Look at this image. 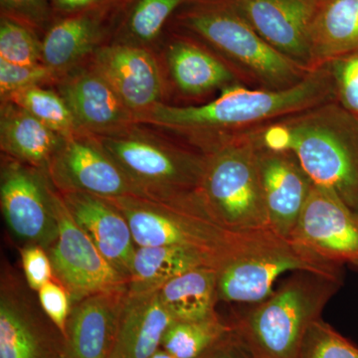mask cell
Segmentation results:
<instances>
[{
    "label": "cell",
    "mask_w": 358,
    "mask_h": 358,
    "mask_svg": "<svg viewBox=\"0 0 358 358\" xmlns=\"http://www.w3.org/2000/svg\"><path fill=\"white\" fill-rule=\"evenodd\" d=\"M331 101H336V92L326 65L289 88L249 89L240 83L222 90L220 96L201 106L157 103L138 115L136 122L176 134L207 155L267 124Z\"/></svg>",
    "instance_id": "obj_1"
},
{
    "label": "cell",
    "mask_w": 358,
    "mask_h": 358,
    "mask_svg": "<svg viewBox=\"0 0 358 358\" xmlns=\"http://www.w3.org/2000/svg\"><path fill=\"white\" fill-rule=\"evenodd\" d=\"M258 147L288 152L315 185L336 193L358 214V119L336 101L250 134Z\"/></svg>",
    "instance_id": "obj_2"
},
{
    "label": "cell",
    "mask_w": 358,
    "mask_h": 358,
    "mask_svg": "<svg viewBox=\"0 0 358 358\" xmlns=\"http://www.w3.org/2000/svg\"><path fill=\"white\" fill-rule=\"evenodd\" d=\"M96 138L129 179L136 196L199 204L197 192L206 162L202 152L138 122Z\"/></svg>",
    "instance_id": "obj_3"
},
{
    "label": "cell",
    "mask_w": 358,
    "mask_h": 358,
    "mask_svg": "<svg viewBox=\"0 0 358 358\" xmlns=\"http://www.w3.org/2000/svg\"><path fill=\"white\" fill-rule=\"evenodd\" d=\"M341 285L296 272L267 299L231 320L233 334L251 358H296L308 327L320 319Z\"/></svg>",
    "instance_id": "obj_4"
},
{
    "label": "cell",
    "mask_w": 358,
    "mask_h": 358,
    "mask_svg": "<svg viewBox=\"0 0 358 358\" xmlns=\"http://www.w3.org/2000/svg\"><path fill=\"white\" fill-rule=\"evenodd\" d=\"M186 6L176 15L178 25L261 88H289L312 72L275 50L227 0H190Z\"/></svg>",
    "instance_id": "obj_5"
},
{
    "label": "cell",
    "mask_w": 358,
    "mask_h": 358,
    "mask_svg": "<svg viewBox=\"0 0 358 358\" xmlns=\"http://www.w3.org/2000/svg\"><path fill=\"white\" fill-rule=\"evenodd\" d=\"M216 270L218 301L227 303H260L273 294L275 281L288 272H307L341 281V266L320 260L271 229L242 232Z\"/></svg>",
    "instance_id": "obj_6"
},
{
    "label": "cell",
    "mask_w": 358,
    "mask_h": 358,
    "mask_svg": "<svg viewBox=\"0 0 358 358\" xmlns=\"http://www.w3.org/2000/svg\"><path fill=\"white\" fill-rule=\"evenodd\" d=\"M206 155L197 200L205 213L232 232L270 229L255 141L235 138Z\"/></svg>",
    "instance_id": "obj_7"
},
{
    "label": "cell",
    "mask_w": 358,
    "mask_h": 358,
    "mask_svg": "<svg viewBox=\"0 0 358 358\" xmlns=\"http://www.w3.org/2000/svg\"><path fill=\"white\" fill-rule=\"evenodd\" d=\"M109 200L128 220L138 247H190L213 254L220 264L242 233L225 229L199 204L166 203L136 195Z\"/></svg>",
    "instance_id": "obj_8"
},
{
    "label": "cell",
    "mask_w": 358,
    "mask_h": 358,
    "mask_svg": "<svg viewBox=\"0 0 358 358\" xmlns=\"http://www.w3.org/2000/svg\"><path fill=\"white\" fill-rule=\"evenodd\" d=\"M55 192L47 171L2 157L0 206L7 229L21 247L47 250L57 240Z\"/></svg>",
    "instance_id": "obj_9"
},
{
    "label": "cell",
    "mask_w": 358,
    "mask_h": 358,
    "mask_svg": "<svg viewBox=\"0 0 358 358\" xmlns=\"http://www.w3.org/2000/svg\"><path fill=\"white\" fill-rule=\"evenodd\" d=\"M8 264L0 280V358H62L65 339Z\"/></svg>",
    "instance_id": "obj_10"
},
{
    "label": "cell",
    "mask_w": 358,
    "mask_h": 358,
    "mask_svg": "<svg viewBox=\"0 0 358 358\" xmlns=\"http://www.w3.org/2000/svg\"><path fill=\"white\" fill-rule=\"evenodd\" d=\"M54 206L59 234L46 251L54 280L67 289L72 305L90 294L129 286L128 278L110 265L75 222L57 189Z\"/></svg>",
    "instance_id": "obj_11"
},
{
    "label": "cell",
    "mask_w": 358,
    "mask_h": 358,
    "mask_svg": "<svg viewBox=\"0 0 358 358\" xmlns=\"http://www.w3.org/2000/svg\"><path fill=\"white\" fill-rule=\"evenodd\" d=\"M292 241L324 262L358 268V214L313 183Z\"/></svg>",
    "instance_id": "obj_12"
},
{
    "label": "cell",
    "mask_w": 358,
    "mask_h": 358,
    "mask_svg": "<svg viewBox=\"0 0 358 358\" xmlns=\"http://www.w3.org/2000/svg\"><path fill=\"white\" fill-rule=\"evenodd\" d=\"M47 173L60 193H90L108 199L136 195L96 136L85 131L66 138Z\"/></svg>",
    "instance_id": "obj_13"
},
{
    "label": "cell",
    "mask_w": 358,
    "mask_h": 358,
    "mask_svg": "<svg viewBox=\"0 0 358 358\" xmlns=\"http://www.w3.org/2000/svg\"><path fill=\"white\" fill-rule=\"evenodd\" d=\"M92 66L133 113L134 122L138 115L162 103L164 81L150 49L113 41L94 53Z\"/></svg>",
    "instance_id": "obj_14"
},
{
    "label": "cell",
    "mask_w": 358,
    "mask_h": 358,
    "mask_svg": "<svg viewBox=\"0 0 358 358\" xmlns=\"http://www.w3.org/2000/svg\"><path fill=\"white\" fill-rule=\"evenodd\" d=\"M275 50L310 70V27L319 0H227Z\"/></svg>",
    "instance_id": "obj_15"
},
{
    "label": "cell",
    "mask_w": 358,
    "mask_h": 358,
    "mask_svg": "<svg viewBox=\"0 0 358 358\" xmlns=\"http://www.w3.org/2000/svg\"><path fill=\"white\" fill-rule=\"evenodd\" d=\"M257 155L270 229L291 240L312 190V179L288 152L257 145Z\"/></svg>",
    "instance_id": "obj_16"
},
{
    "label": "cell",
    "mask_w": 358,
    "mask_h": 358,
    "mask_svg": "<svg viewBox=\"0 0 358 358\" xmlns=\"http://www.w3.org/2000/svg\"><path fill=\"white\" fill-rule=\"evenodd\" d=\"M122 2L55 18L42 38V63L60 78L93 56L114 33Z\"/></svg>",
    "instance_id": "obj_17"
},
{
    "label": "cell",
    "mask_w": 358,
    "mask_h": 358,
    "mask_svg": "<svg viewBox=\"0 0 358 358\" xmlns=\"http://www.w3.org/2000/svg\"><path fill=\"white\" fill-rule=\"evenodd\" d=\"M58 93L85 133L106 136L136 122L133 113L92 65L75 68L59 78Z\"/></svg>",
    "instance_id": "obj_18"
},
{
    "label": "cell",
    "mask_w": 358,
    "mask_h": 358,
    "mask_svg": "<svg viewBox=\"0 0 358 358\" xmlns=\"http://www.w3.org/2000/svg\"><path fill=\"white\" fill-rule=\"evenodd\" d=\"M129 286L90 294L73 303L66 327L64 355L108 358L117 338Z\"/></svg>",
    "instance_id": "obj_19"
},
{
    "label": "cell",
    "mask_w": 358,
    "mask_h": 358,
    "mask_svg": "<svg viewBox=\"0 0 358 358\" xmlns=\"http://www.w3.org/2000/svg\"><path fill=\"white\" fill-rule=\"evenodd\" d=\"M60 194L77 225L88 235L110 265L129 281L138 246L122 211L109 199L90 193Z\"/></svg>",
    "instance_id": "obj_20"
},
{
    "label": "cell",
    "mask_w": 358,
    "mask_h": 358,
    "mask_svg": "<svg viewBox=\"0 0 358 358\" xmlns=\"http://www.w3.org/2000/svg\"><path fill=\"white\" fill-rule=\"evenodd\" d=\"M174 322L160 301L157 289L143 293L129 289L117 338L108 358L152 357Z\"/></svg>",
    "instance_id": "obj_21"
},
{
    "label": "cell",
    "mask_w": 358,
    "mask_h": 358,
    "mask_svg": "<svg viewBox=\"0 0 358 358\" xmlns=\"http://www.w3.org/2000/svg\"><path fill=\"white\" fill-rule=\"evenodd\" d=\"M65 140L16 103L1 102L0 147L6 157L48 171Z\"/></svg>",
    "instance_id": "obj_22"
},
{
    "label": "cell",
    "mask_w": 358,
    "mask_h": 358,
    "mask_svg": "<svg viewBox=\"0 0 358 358\" xmlns=\"http://www.w3.org/2000/svg\"><path fill=\"white\" fill-rule=\"evenodd\" d=\"M167 66L176 87L187 95H202L240 84L235 70L202 45L176 36L167 44Z\"/></svg>",
    "instance_id": "obj_23"
},
{
    "label": "cell",
    "mask_w": 358,
    "mask_h": 358,
    "mask_svg": "<svg viewBox=\"0 0 358 358\" xmlns=\"http://www.w3.org/2000/svg\"><path fill=\"white\" fill-rule=\"evenodd\" d=\"M310 70L358 49V0H319L310 27Z\"/></svg>",
    "instance_id": "obj_24"
},
{
    "label": "cell",
    "mask_w": 358,
    "mask_h": 358,
    "mask_svg": "<svg viewBox=\"0 0 358 358\" xmlns=\"http://www.w3.org/2000/svg\"><path fill=\"white\" fill-rule=\"evenodd\" d=\"M219 259L203 250L182 246L138 247L134 254L129 289L143 293L159 289L162 285L200 267L217 268Z\"/></svg>",
    "instance_id": "obj_25"
},
{
    "label": "cell",
    "mask_w": 358,
    "mask_h": 358,
    "mask_svg": "<svg viewBox=\"0 0 358 358\" xmlns=\"http://www.w3.org/2000/svg\"><path fill=\"white\" fill-rule=\"evenodd\" d=\"M159 300L176 322H197L215 317L217 270L200 267L162 285Z\"/></svg>",
    "instance_id": "obj_26"
},
{
    "label": "cell",
    "mask_w": 358,
    "mask_h": 358,
    "mask_svg": "<svg viewBox=\"0 0 358 358\" xmlns=\"http://www.w3.org/2000/svg\"><path fill=\"white\" fill-rule=\"evenodd\" d=\"M190 0H124L117 16L114 42L150 49L166 23Z\"/></svg>",
    "instance_id": "obj_27"
},
{
    "label": "cell",
    "mask_w": 358,
    "mask_h": 358,
    "mask_svg": "<svg viewBox=\"0 0 358 358\" xmlns=\"http://www.w3.org/2000/svg\"><path fill=\"white\" fill-rule=\"evenodd\" d=\"M219 315L197 322H174L162 338V350L176 358H202L232 334Z\"/></svg>",
    "instance_id": "obj_28"
},
{
    "label": "cell",
    "mask_w": 358,
    "mask_h": 358,
    "mask_svg": "<svg viewBox=\"0 0 358 358\" xmlns=\"http://www.w3.org/2000/svg\"><path fill=\"white\" fill-rule=\"evenodd\" d=\"M4 101L20 106L66 138L81 131L67 103L57 92L35 86L17 92Z\"/></svg>",
    "instance_id": "obj_29"
},
{
    "label": "cell",
    "mask_w": 358,
    "mask_h": 358,
    "mask_svg": "<svg viewBox=\"0 0 358 358\" xmlns=\"http://www.w3.org/2000/svg\"><path fill=\"white\" fill-rule=\"evenodd\" d=\"M37 33L24 23L0 16V60L18 65L42 63V40Z\"/></svg>",
    "instance_id": "obj_30"
},
{
    "label": "cell",
    "mask_w": 358,
    "mask_h": 358,
    "mask_svg": "<svg viewBox=\"0 0 358 358\" xmlns=\"http://www.w3.org/2000/svg\"><path fill=\"white\" fill-rule=\"evenodd\" d=\"M296 358H358V348L317 319L306 331Z\"/></svg>",
    "instance_id": "obj_31"
},
{
    "label": "cell",
    "mask_w": 358,
    "mask_h": 358,
    "mask_svg": "<svg viewBox=\"0 0 358 358\" xmlns=\"http://www.w3.org/2000/svg\"><path fill=\"white\" fill-rule=\"evenodd\" d=\"M336 102L358 119V49L327 63Z\"/></svg>",
    "instance_id": "obj_32"
},
{
    "label": "cell",
    "mask_w": 358,
    "mask_h": 358,
    "mask_svg": "<svg viewBox=\"0 0 358 358\" xmlns=\"http://www.w3.org/2000/svg\"><path fill=\"white\" fill-rule=\"evenodd\" d=\"M57 78L43 63L35 65H18L0 60V96L2 101L23 90Z\"/></svg>",
    "instance_id": "obj_33"
},
{
    "label": "cell",
    "mask_w": 358,
    "mask_h": 358,
    "mask_svg": "<svg viewBox=\"0 0 358 358\" xmlns=\"http://www.w3.org/2000/svg\"><path fill=\"white\" fill-rule=\"evenodd\" d=\"M0 10L37 32L45 33L55 20L52 0H0Z\"/></svg>",
    "instance_id": "obj_34"
},
{
    "label": "cell",
    "mask_w": 358,
    "mask_h": 358,
    "mask_svg": "<svg viewBox=\"0 0 358 358\" xmlns=\"http://www.w3.org/2000/svg\"><path fill=\"white\" fill-rule=\"evenodd\" d=\"M36 294L45 315L55 324L63 336H65L66 327L72 308L67 289L56 280H52L45 284Z\"/></svg>",
    "instance_id": "obj_35"
},
{
    "label": "cell",
    "mask_w": 358,
    "mask_h": 358,
    "mask_svg": "<svg viewBox=\"0 0 358 358\" xmlns=\"http://www.w3.org/2000/svg\"><path fill=\"white\" fill-rule=\"evenodd\" d=\"M23 275L28 287L37 293L47 282L54 280L53 268L46 250L39 246L20 248Z\"/></svg>",
    "instance_id": "obj_36"
},
{
    "label": "cell",
    "mask_w": 358,
    "mask_h": 358,
    "mask_svg": "<svg viewBox=\"0 0 358 358\" xmlns=\"http://www.w3.org/2000/svg\"><path fill=\"white\" fill-rule=\"evenodd\" d=\"M122 0H52L55 18L115 6Z\"/></svg>",
    "instance_id": "obj_37"
},
{
    "label": "cell",
    "mask_w": 358,
    "mask_h": 358,
    "mask_svg": "<svg viewBox=\"0 0 358 358\" xmlns=\"http://www.w3.org/2000/svg\"><path fill=\"white\" fill-rule=\"evenodd\" d=\"M202 358H251L248 353L245 352L241 345L238 343L234 334H231L230 336L224 339L222 343L216 345Z\"/></svg>",
    "instance_id": "obj_38"
},
{
    "label": "cell",
    "mask_w": 358,
    "mask_h": 358,
    "mask_svg": "<svg viewBox=\"0 0 358 358\" xmlns=\"http://www.w3.org/2000/svg\"><path fill=\"white\" fill-rule=\"evenodd\" d=\"M148 358H176L174 357L173 355H171V353L167 352L166 350H162V348L157 350V352H155L152 357Z\"/></svg>",
    "instance_id": "obj_39"
},
{
    "label": "cell",
    "mask_w": 358,
    "mask_h": 358,
    "mask_svg": "<svg viewBox=\"0 0 358 358\" xmlns=\"http://www.w3.org/2000/svg\"><path fill=\"white\" fill-rule=\"evenodd\" d=\"M62 358H69V357H68L67 355H63Z\"/></svg>",
    "instance_id": "obj_40"
}]
</instances>
